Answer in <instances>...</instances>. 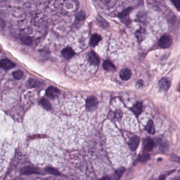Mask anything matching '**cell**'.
Returning <instances> with one entry per match:
<instances>
[{
	"label": "cell",
	"instance_id": "obj_20",
	"mask_svg": "<svg viewBox=\"0 0 180 180\" xmlns=\"http://www.w3.org/2000/svg\"><path fill=\"white\" fill-rule=\"evenodd\" d=\"M21 42L26 45H30L32 43V40L31 38L28 36H23L20 38Z\"/></svg>",
	"mask_w": 180,
	"mask_h": 180
},
{
	"label": "cell",
	"instance_id": "obj_13",
	"mask_svg": "<svg viewBox=\"0 0 180 180\" xmlns=\"http://www.w3.org/2000/svg\"><path fill=\"white\" fill-rule=\"evenodd\" d=\"M146 32L145 29L143 28H139L135 33L136 37L139 42H141L144 40L146 37Z\"/></svg>",
	"mask_w": 180,
	"mask_h": 180
},
{
	"label": "cell",
	"instance_id": "obj_5",
	"mask_svg": "<svg viewBox=\"0 0 180 180\" xmlns=\"http://www.w3.org/2000/svg\"><path fill=\"white\" fill-rule=\"evenodd\" d=\"M15 64L8 59H3L0 61V67L5 70H10L14 68Z\"/></svg>",
	"mask_w": 180,
	"mask_h": 180
},
{
	"label": "cell",
	"instance_id": "obj_21",
	"mask_svg": "<svg viewBox=\"0 0 180 180\" xmlns=\"http://www.w3.org/2000/svg\"><path fill=\"white\" fill-rule=\"evenodd\" d=\"M13 76L16 80L21 79L23 77V72L21 70L15 71L13 73Z\"/></svg>",
	"mask_w": 180,
	"mask_h": 180
},
{
	"label": "cell",
	"instance_id": "obj_15",
	"mask_svg": "<svg viewBox=\"0 0 180 180\" xmlns=\"http://www.w3.org/2000/svg\"><path fill=\"white\" fill-rule=\"evenodd\" d=\"M145 130L149 134L153 135L155 133V129L154 123L152 120H149L145 127Z\"/></svg>",
	"mask_w": 180,
	"mask_h": 180
},
{
	"label": "cell",
	"instance_id": "obj_19",
	"mask_svg": "<svg viewBox=\"0 0 180 180\" xmlns=\"http://www.w3.org/2000/svg\"><path fill=\"white\" fill-rule=\"evenodd\" d=\"M44 170L46 172L52 175H57V176H59L60 175V173L57 170L51 167H46L45 168Z\"/></svg>",
	"mask_w": 180,
	"mask_h": 180
},
{
	"label": "cell",
	"instance_id": "obj_24",
	"mask_svg": "<svg viewBox=\"0 0 180 180\" xmlns=\"http://www.w3.org/2000/svg\"><path fill=\"white\" fill-rule=\"evenodd\" d=\"M150 158V156L148 154H143L140 155L138 158V161L141 162H145L148 161Z\"/></svg>",
	"mask_w": 180,
	"mask_h": 180
},
{
	"label": "cell",
	"instance_id": "obj_3",
	"mask_svg": "<svg viewBox=\"0 0 180 180\" xmlns=\"http://www.w3.org/2000/svg\"><path fill=\"white\" fill-rule=\"evenodd\" d=\"M87 59L88 61L91 64L98 65L101 62L100 58L98 55L94 51L90 50L87 53Z\"/></svg>",
	"mask_w": 180,
	"mask_h": 180
},
{
	"label": "cell",
	"instance_id": "obj_2",
	"mask_svg": "<svg viewBox=\"0 0 180 180\" xmlns=\"http://www.w3.org/2000/svg\"><path fill=\"white\" fill-rule=\"evenodd\" d=\"M98 105V100L95 96H91L87 98L86 102V108L88 111H94L97 108Z\"/></svg>",
	"mask_w": 180,
	"mask_h": 180
},
{
	"label": "cell",
	"instance_id": "obj_30",
	"mask_svg": "<svg viewBox=\"0 0 180 180\" xmlns=\"http://www.w3.org/2000/svg\"><path fill=\"white\" fill-rule=\"evenodd\" d=\"M165 176L164 175H162V176H161L158 178V179L157 180H165Z\"/></svg>",
	"mask_w": 180,
	"mask_h": 180
},
{
	"label": "cell",
	"instance_id": "obj_1",
	"mask_svg": "<svg viewBox=\"0 0 180 180\" xmlns=\"http://www.w3.org/2000/svg\"><path fill=\"white\" fill-rule=\"evenodd\" d=\"M172 37L168 35L165 34L162 36L158 41V45L163 49H166L169 48L172 44Z\"/></svg>",
	"mask_w": 180,
	"mask_h": 180
},
{
	"label": "cell",
	"instance_id": "obj_27",
	"mask_svg": "<svg viewBox=\"0 0 180 180\" xmlns=\"http://www.w3.org/2000/svg\"><path fill=\"white\" fill-rule=\"evenodd\" d=\"M5 22L2 19L0 18V30H3L5 27Z\"/></svg>",
	"mask_w": 180,
	"mask_h": 180
},
{
	"label": "cell",
	"instance_id": "obj_7",
	"mask_svg": "<svg viewBox=\"0 0 180 180\" xmlns=\"http://www.w3.org/2000/svg\"><path fill=\"white\" fill-rule=\"evenodd\" d=\"M139 142V138L137 136H134L132 138H130L128 143L130 150L132 151H135L138 147Z\"/></svg>",
	"mask_w": 180,
	"mask_h": 180
},
{
	"label": "cell",
	"instance_id": "obj_31",
	"mask_svg": "<svg viewBox=\"0 0 180 180\" xmlns=\"http://www.w3.org/2000/svg\"></svg>",
	"mask_w": 180,
	"mask_h": 180
},
{
	"label": "cell",
	"instance_id": "obj_25",
	"mask_svg": "<svg viewBox=\"0 0 180 180\" xmlns=\"http://www.w3.org/2000/svg\"><path fill=\"white\" fill-rule=\"evenodd\" d=\"M85 17V13L84 12H80L76 16V19L78 21H83Z\"/></svg>",
	"mask_w": 180,
	"mask_h": 180
},
{
	"label": "cell",
	"instance_id": "obj_28",
	"mask_svg": "<svg viewBox=\"0 0 180 180\" xmlns=\"http://www.w3.org/2000/svg\"><path fill=\"white\" fill-rule=\"evenodd\" d=\"M136 85L138 86V87H142L143 85V81L142 80L138 81Z\"/></svg>",
	"mask_w": 180,
	"mask_h": 180
},
{
	"label": "cell",
	"instance_id": "obj_8",
	"mask_svg": "<svg viewBox=\"0 0 180 180\" xmlns=\"http://www.w3.org/2000/svg\"><path fill=\"white\" fill-rule=\"evenodd\" d=\"M21 173L23 175H30V174H39L40 170L35 167L32 166H26L21 170Z\"/></svg>",
	"mask_w": 180,
	"mask_h": 180
},
{
	"label": "cell",
	"instance_id": "obj_17",
	"mask_svg": "<svg viewBox=\"0 0 180 180\" xmlns=\"http://www.w3.org/2000/svg\"><path fill=\"white\" fill-rule=\"evenodd\" d=\"M28 82L31 87H35V88L40 87L43 84V83L40 80L36 79H34V78L30 79Z\"/></svg>",
	"mask_w": 180,
	"mask_h": 180
},
{
	"label": "cell",
	"instance_id": "obj_11",
	"mask_svg": "<svg viewBox=\"0 0 180 180\" xmlns=\"http://www.w3.org/2000/svg\"><path fill=\"white\" fill-rule=\"evenodd\" d=\"M103 67L104 70L107 71L113 72L116 69V68L111 61L109 60H105L103 63Z\"/></svg>",
	"mask_w": 180,
	"mask_h": 180
},
{
	"label": "cell",
	"instance_id": "obj_9",
	"mask_svg": "<svg viewBox=\"0 0 180 180\" xmlns=\"http://www.w3.org/2000/svg\"><path fill=\"white\" fill-rule=\"evenodd\" d=\"M61 55L65 60H69L75 56V52L71 48L67 47L63 49L61 52Z\"/></svg>",
	"mask_w": 180,
	"mask_h": 180
},
{
	"label": "cell",
	"instance_id": "obj_12",
	"mask_svg": "<svg viewBox=\"0 0 180 180\" xmlns=\"http://www.w3.org/2000/svg\"><path fill=\"white\" fill-rule=\"evenodd\" d=\"M119 76L122 80H128L132 76V72L128 68H124L121 70Z\"/></svg>",
	"mask_w": 180,
	"mask_h": 180
},
{
	"label": "cell",
	"instance_id": "obj_4",
	"mask_svg": "<svg viewBox=\"0 0 180 180\" xmlns=\"http://www.w3.org/2000/svg\"><path fill=\"white\" fill-rule=\"evenodd\" d=\"M60 93V91L58 88L52 86L48 87L45 91L46 96L51 99H54L56 97H58Z\"/></svg>",
	"mask_w": 180,
	"mask_h": 180
},
{
	"label": "cell",
	"instance_id": "obj_29",
	"mask_svg": "<svg viewBox=\"0 0 180 180\" xmlns=\"http://www.w3.org/2000/svg\"><path fill=\"white\" fill-rule=\"evenodd\" d=\"M101 180H111V179L109 176H105L103 177Z\"/></svg>",
	"mask_w": 180,
	"mask_h": 180
},
{
	"label": "cell",
	"instance_id": "obj_6",
	"mask_svg": "<svg viewBox=\"0 0 180 180\" xmlns=\"http://www.w3.org/2000/svg\"><path fill=\"white\" fill-rule=\"evenodd\" d=\"M158 86L161 89L168 91L171 86V82L169 78L164 77L158 81Z\"/></svg>",
	"mask_w": 180,
	"mask_h": 180
},
{
	"label": "cell",
	"instance_id": "obj_14",
	"mask_svg": "<svg viewBox=\"0 0 180 180\" xmlns=\"http://www.w3.org/2000/svg\"><path fill=\"white\" fill-rule=\"evenodd\" d=\"M102 37L100 35L96 34L92 35L91 37L90 41L91 46L92 47L96 46L98 44V43L102 40Z\"/></svg>",
	"mask_w": 180,
	"mask_h": 180
},
{
	"label": "cell",
	"instance_id": "obj_23",
	"mask_svg": "<svg viewBox=\"0 0 180 180\" xmlns=\"http://www.w3.org/2000/svg\"><path fill=\"white\" fill-rule=\"evenodd\" d=\"M125 170L124 169H120L119 170L116 171L115 173V178L116 180H119L124 174Z\"/></svg>",
	"mask_w": 180,
	"mask_h": 180
},
{
	"label": "cell",
	"instance_id": "obj_10",
	"mask_svg": "<svg viewBox=\"0 0 180 180\" xmlns=\"http://www.w3.org/2000/svg\"><path fill=\"white\" fill-rule=\"evenodd\" d=\"M143 109V103L142 102H137L132 108V110L136 116H138L142 112Z\"/></svg>",
	"mask_w": 180,
	"mask_h": 180
},
{
	"label": "cell",
	"instance_id": "obj_26",
	"mask_svg": "<svg viewBox=\"0 0 180 180\" xmlns=\"http://www.w3.org/2000/svg\"><path fill=\"white\" fill-rule=\"evenodd\" d=\"M171 2L173 3V4L176 7V9L178 11H179V9H180V1H178V0H176V1H171Z\"/></svg>",
	"mask_w": 180,
	"mask_h": 180
},
{
	"label": "cell",
	"instance_id": "obj_18",
	"mask_svg": "<svg viewBox=\"0 0 180 180\" xmlns=\"http://www.w3.org/2000/svg\"><path fill=\"white\" fill-rule=\"evenodd\" d=\"M39 104L45 109L48 110H50L51 109V105L45 98H42L39 101Z\"/></svg>",
	"mask_w": 180,
	"mask_h": 180
},
{
	"label": "cell",
	"instance_id": "obj_22",
	"mask_svg": "<svg viewBox=\"0 0 180 180\" xmlns=\"http://www.w3.org/2000/svg\"><path fill=\"white\" fill-rule=\"evenodd\" d=\"M132 8H128L127 9L124 10L118 14L119 17L122 19L125 18L126 16L130 13V12L132 11Z\"/></svg>",
	"mask_w": 180,
	"mask_h": 180
},
{
	"label": "cell",
	"instance_id": "obj_16",
	"mask_svg": "<svg viewBox=\"0 0 180 180\" xmlns=\"http://www.w3.org/2000/svg\"><path fill=\"white\" fill-rule=\"evenodd\" d=\"M154 146V142L150 138L147 139L144 144V150L146 152H150L152 150Z\"/></svg>",
	"mask_w": 180,
	"mask_h": 180
}]
</instances>
